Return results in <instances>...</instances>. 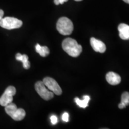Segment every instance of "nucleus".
<instances>
[{"label":"nucleus","instance_id":"obj_1","mask_svg":"<svg viewBox=\"0 0 129 129\" xmlns=\"http://www.w3.org/2000/svg\"><path fill=\"white\" fill-rule=\"evenodd\" d=\"M62 48L68 55L73 57L80 56L82 52V47L78 44L76 40L71 38H67L62 43Z\"/></svg>","mask_w":129,"mask_h":129},{"label":"nucleus","instance_id":"obj_2","mask_svg":"<svg viewBox=\"0 0 129 129\" xmlns=\"http://www.w3.org/2000/svg\"><path fill=\"white\" fill-rule=\"evenodd\" d=\"M4 107L6 113L14 120L18 121L25 117V111L22 108H17V106L13 103H10Z\"/></svg>","mask_w":129,"mask_h":129},{"label":"nucleus","instance_id":"obj_3","mask_svg":"<svg viewBox=\"0 0 129 129\" xmlns=\"http://www.w3.org/2000/svg\"><path fill=\"white\" fill-rule=\"evenodd\" d=\"M56 28L62 35H69L73 31L74 25L70 19L66 17H62L58 20Z\"/></svg>","mask_w":129,"mask_h":129},{"label":"nucleus","instance_id":"obj_4","mask_svg":"<svg viewBox=\"0 0 129 129\" xmlns=\"http://www.w3.org/2000/svg\"><path fill=\"white\" fill-rule=\"evenodd\" d=\"M22 20L12 17H6L0 20V26L8 30L20 28L22 26Z\"/></svg>","mask_w":129,"mask_h":129},{"label":"nucleus","instance_id":"obj_5","mask_svg":"<svg viewBox=\"0 0 129 129\" xmlns=\"http://www.w3.org/2000/svg\"><path fill=\"white\" fill-rule=\"evenodd\" d=\"M35 89L37 93L46 101L50 100L54 96V93L47 88V87L43 81L37 82L35 84Z\"/></svg>","mask_w":129,"mask_h":129},{"label":"nucleus","instance_id":"obj_6","mask_svg":"<svg viewBox=\"0 0 129 129\" xmlns=\"http://www.w3.org/2000/svg\"><path fill=\"white\" fill-rule=\"evenodd\" d=\"M16 90L13 86H9L6 88L3 94L0 97V105L6 106L12 102L13 96L16 94Z\"/></svg>","mask_w":129,"mask_h":129},{"label":"nucleus","instance_id":"obj_7","mask_svg":"<svg viewBox=\"0 0 129 129\" xmlns=\"http://www.w3.org/2000/svg\"><path fill=\"white\" fill-rule=\"evenodd\" d=\"M43 82L48 89L52 91L54 94L57 95V96H60L62 94V88L54 79L51 78V77H46L43 79Z\"/></svg>","mask_w":129,"mask_h":129},{"label":"nucleus","instance_id":"obj_8","mask_svg":"<svg viewBox=\"0 0 129 129\" xmlns=\"http://www.w3.org/2000/svg\"><path fill=\"white\" fill-rule=\"evenodd\" d=\"M90 44L93 50L96 52L103 53L106 50V46L102 41L92 37L90 39Z\"/></svg>","mask_w":129,"mask_h":129},{"label":"nucleus","instance_id":"obj_9","mask_svg":"<svg viewBox=\"0 0 129 129\" xmlns=\"http://www.w3.org/2000/svg\"><path fill=\"white\" fill-rule=\"evenodd\" d=\"M106 80L109 84L112 85L119 84L121 81V78L118 74L111 71L106 74Z\"/></svg>","mask_w":129,"mask_h":129},{"label":"nucleus","instance_id":"obj_10","mask_svg":"<svg viewBox=\"0 0 129 129\" xmlns=\"http://www.w3.org/2000/svg\"><path fill=\"white\" fill-rule=\"evenodd\" d=\"M119 35L122 40H129V26L125 23H121L118 27Z\"/></svg>","mask_w":129,"mask_h":129},{"label":"nucleus","instance_id":"obj_11","mask_svg":"<svg viewBox=\"0 0 129 129\" xmlns=\"http://www.w3.org/2000/svg\"><path fill=\"white\" fill-rule=\"evenodd\" d=\"M16 59L17 60L22 62L24 68L28 69L30 68V64L29 62L28 56L26 54H21L20 53H17L16 55Z\"/></svg>","mask_w":129,"mask_h":129},{"label":"nucleus","instance_id":"obj_12","mask_svg":"<svg viewBox=\"0 0 129 129\" xmlns=\"http://www.w3.org/2000/svg\"><path fill=\"white\" fill-rule=\"evenodd\" d=\"M83 98L84 99L83 100H81L78 98H75L74 99V101L77 105L80 106V108H85L88 106V102H89L90 98L89 96H84Z\"/></svg>","mask_w":129,"mask_h":129},{"label":"nucleus","instance_id":"obj_13","mask_svg":"<svg viewBox=\"0 0 129 129\" xmlns=\"http://www.w3.org/2000/svg\"><path fill=\"white\" fill-rule=\"evenodd\" d=\"M35 50L42 57H46L48 55L50 51L47 46H41L40 44H37L35 46Z\"/></svg>","mask_w":129,"mask_h":129},{"label":"nucleus","instance_id":"obj_14","mask_svg":"<svg viewBox=\"0 0 129 129\" xmlns=\"http://www.w3.org/2000/svg\"><path fill=\"white\" fill-rule=\"evenodd\" d=\"M128 105H129V93L125 91L121 95V102L118 105V108L121 109Z\"/></svg>","mask_w":129,"mask_h":129},{"label":"nucleus","instance_id":"obj_15","mask_svg":"<svg viewBox=\"0 0 129 129\" xmlns=\"http://www.w3.org/2000/svg\"><path fill=\"white\" fill-rule=\"evenodd\" d=\"M50 121L53 125H56L58 122L57 117L56 115H51L50 117Z\"/></svg>","mask_w":129,"mask_h":129},{"label":"nucleus","instance_id":"obj_16","mask_svg":"<svg viewBox=\"0 0 129 129\" xmlns=\"http://www.w3.org/2000/svg\"><path fill=\"white\" fill-rule=\"evenodd\" d=\"M69 114L68 112H64L62 115V120L63 121L67 122L69 121Z\"/></svg>","mask_w":129,"mask_h":129},{"label":"nucleus","instance_id":"obj_17","mask_svg":"<svg viewBox=\"0 0 129 129\" xmlns=\"http://www.w3.org/2000/svg\"><path fill=\"white\" fill-rule=\"evenodd\" d=\"M67 1H68V0H54V3L56 5L62 4Z\"/></svg>","mask_w":129,"mask_h":129},{"label":"nucleus","instance_id":"obj_18","mask_svg":"<svg viewBox=\"0 0 129 129\" xmlns=\"http://www.w3.org/2000/svg\"><path fill=\"white\" fill-rule=\"evenodd\" d=\"M3 16H4V12H3V10L0 9V20L3 18Z\"/></svg>","mask_w":129,"mask_h":129},{"label":"nucleus","instance_id":"obj_19","mask_svg":"<svg viewBox=\"0 0 129 129\" xmlns=\"http://www.w3.org/2000/svg\"><path fill=\"white\" fill-rule=\"evenodd\" d=\"M124 1L125 3H128V4H129V0H123Z\"/></svg>","mask_w":129,"mask_h":129},{"label":"nucleus","instance_id":"obj_20","mask_svg":"<svg viewBox=\"0 0 129 129\" xmlns=\"http://www.w3.org/2000/svg\"><path fill=\"white\" fill-rule=\"evenodd\" d=\"M75 1H82V0H75Z\"/></svg>","mask_w":129,"mask_h":129}]
</instances>
